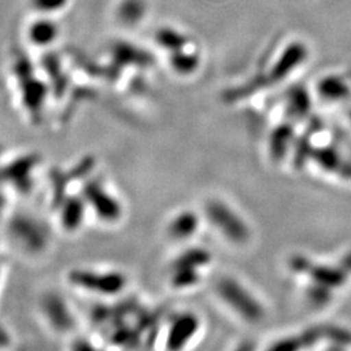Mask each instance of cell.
Returning <instances> with one entry per match:
<instances>
[{
    "instance_id": "1",
    "label": "cell",
    "mask_w": 351,
    "mask_h": 351,
    "mask_svg": "<svg viewBox=\"0 0 351 351\" xmlns=\"http://www.w3.org/2000/svg\"><path fill=\"white\" fill-rule=\"evenodd\" d=\"M217 298L242 322L259 324L265 319L263 303L239 280L232 276L220 277L215 285Z\"/></svg>"
},
{
    "instance_id": "2",
    "label": "cell",
    "mask_w": 351,
    "mask_h": 351,
    "mask_svg": "<svg viewBox=\"0 0 351 351\" xmlns=\"http://www.w3.org/2000/svg\"><path fill=\"white\" fill-rule=\"evenodd\" d=\"M206 217L224 239L237 246L247 243L251 239L250 226L236 210L226 202L213 199L206 206Z\"/></svg>"
},
{
    "instance_id": "3",
    "label": "cell",
    "mask_w": 351,
    "mask_h": 351,
    "mask_svg": "<svg viewBox=\"0 0 351 351\" xmlns=\"http://www.w3.org/2000/svg\"><path fill=\"white\" fill-rule=\"evenodd\" d=\"M201 330V319L193 313H181L177 315L168 328L167 351L186 350L190 342L198 336Z\"/></svg>"
},
{
    "instance_id": "4",
    "label": "cell",
    "mask_w": 351,
    "mask_h": 351,
    "mask_svg": "<svg viewBox=\"0 0 351 351\" xmlns=\"http://www.w3.org/2000/svg\"><path fill=\"white\" fill-rule=\"evenodd\" d=\"M326 330L307 329L272 341L263 351H306L320 339H326Z\"/></svg>"
},
{
    "instance_id": "5",
    "label": "cell",
    "mask_w": 351,
    "mask_h": 351,
    "mask_svg": "<svg viewBox=\"0 0 351 351\" xmlns=\"http://www.w3.org/2000/svg\"><path fill=\"white\" fill-rule=\"evenodd\" d=\"M201 219L194 211H181L168 224V234L177 241L193 239L199 229Z\"/></svg>"
},
{
    "instance_id": "6",
    "label": "cell",
    "mask_w": 351,
    "mask_h": 351,
    "mask_svg": "<svg viewBox=\"0 0 351 351\" xmlns=\"http://www.w3.org/2000/svg\"><path fill=\"white\" fill-rule=\"evenodd\" d=\"M202 274L199 269L184 267V265H173V276H172V287L177 290H186L194 288L201 282Z\"/></svg>"
},
{
    "instance_id": "7",
    "label": "cell",
    "mask_w": 351,
    "mask_h": 351,
    "mask_svg": "<svg viewBox=\"0 0 351 351\" xmlns=\"http://www.w3.org/2000/svg\"><path fill=\"white\" fill-rule=\"evenodd\" d=\"M58 27L49 20L38 21L30 29V39L37 45H49L56 38Z\"/></svg>"
},
{
    "instance_id": "8",
    "label": "cell",
    "mask_w": 351,
    "mask_h": 351,
    "mask_svg": "<svg viewBox=\"0 0 351 351\" xmlns=\"http://www.w3.org/2000/svg\"><path fill=\"white\" fill-rule=\"evenodd\" d=\"M66 0H34V4L40 11H56L62 8Z\"/></svg>"
},
{
    "instance_id": "9",
    "label": "cell",
    "mask_w": 351,
    "mask_h": 351,
    "mask_svg": "<svg viewBox=\"0 0 351 351\" xmlns=\"http://www.w3.org/2000/svg\"><path fill=\"white\" fill-rule=\"evenodd\" d=\"M233 351H254V343H251L249 341H243L239 343Z\"/></svg>"
}]
</instances>
